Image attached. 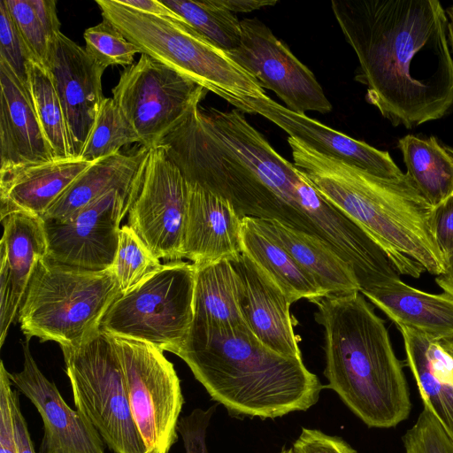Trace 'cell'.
<instances>
[{
    "instance_id": "obj_42",
    "label": "cell",
    "mask_w": 453,
    "mask_h": 453,
    "mask_svg": "<svg viewBox=\"0 0 453 453\" xmlns=\"http://www.w3.org/2000/svg\"><path fill=\"white\" fill-rule=\"evenodd\" d=\"M12 411L17 452L35 453L28 431L27 423L21 411L19 392L17 390H13L12 394Z\"/></svg>"
},
{
    "instance_id": "obj_12",
    "label": "cell",
    "mask_w": 453,
    "mask_h": 453,
    "mask_svg": "<svg viewBox=\"0 0 453 453\" xmlns=\"http://www.w3.org/2000/svg\"><path fill=\"white\" fill-rule=\"evenodd\" d=\"M189 188L165 148H150L140 190L128 211V225L159 259L183 258Z\"/></svg>"
},
{
    "instance_id": "obj_32",
    "label": "cell",
    "mask_w": 453,
    "mask_h": 453,
    "mask_svg": "<svg viewBox=\"0 0 453 453\" xmlns=\"http://www.w3.org/2000/svg\"><path fill=\"white\" fill-rule=\"evenodd\" d=\"M34 62L45 68L49 47L61 32L54 0H4Z\"/></svg>"
},
{
    "instance_id": "obj_21",
    "label": "cell",
    "mask_w": 453,
    "mask_h": 453,
    "mask_svg": "<svg viewBox=\"0 0 453 453\" xmlns=\"http://www.w3.org/2000/svg\"><path fill=\"white\" fill-rule=\"evenodd\" d=\"M0 172L55 159L27 88L0 60Z\"/></svg>"
},
{
    "instance_id": "obj_3",
    "label": "cell",
    "mask_w": 453,
    "mask_h": 453,
    "mask_svg": "<svg viewBox=\"0 0 453 453\" xmlns=\"http://www.w3.org/2000/svg\"><path fill=\"white\" fill-rule=\"evenodd\" d=\"M294 165L330 203L360 226L401 275L438 276L445 261L432 226L434 207L411 179L382 178L288 136Z\"/></svg>"
},
{
    "instance_id": "obj_2",
    "label": "cell",
    "mask_w": 453,
    "mask_h": 453,
    "mask_svg": "<svg viewBox=\"0 0 453 453\" xmlns=\"http://www.w3.org/2000/svg\"><path fill=\"white\" fill-rule=\"evenodd\" d=\"M334 16L354 50L356 80L393 126L413 128L453 107V57L438 0H333Z\"/></svg>"
},
{
    "instance_id": "obj_30",
    "label": "cell",
    "mask_w": 453,
    "mask_h": 453,
    "mask_svg": "<svg viewBox=\"0 0 453 453\" xmlns=\"http://www.w3.org/2000/svg\"><path fill=\"white\" fill-rule=\"evenodd\" d=\"M27 90L36 116L56 160L74 158L63 109L49 72L32 61L28 67Z\"/></svg>"
},
{
    "instance_id": "obj_1",
    "label": "cell",
    "mask_w": 453,
    "mask_h": 453,
    "mask_svg": "<svg viewBox=\"0 0 453 453\" xmlns=\"http://www.w3.org/2000/svg\"><path fill=\"white\" fill-rule=\"evenodd\" d=\"M157 145L185 179L227 199L242 219H274L330 246L350 219L283 158L239 110L195 107Z\"/></svg>"
},
{
    "instance_id": "obj_24",
    "label": "cell",
    "mask_w": 453,
    "mask_h": 453,
    "mask_svg": "<svg viewBox=\"0 0 453 453\" xmlns=\"http://www.w3.org/2000/svg\"><path fill=\"white\" fill-rule=\"evenodd\" d=\"M150 148L141 146L95 161L49 207L43 220L65 222L112 189L127 190L142 182Z\"/></svg>"
},
{
    "instance_id": "obj_13",
    "label": "cell",
    "mask_w": 453,
    "mask_h": 453,
    "mask_svg": "<svg viewBox=\"0 0 453 453\" xmlns=\"http://www.w3.org/2000/svg\"><path fill=\"white\" fill-rule=\"evenodd\" d=\"M239 45L226 52L290 111L328 113L332 104L312 72L257 18L241 20Z\"/></svg>"
},
{
    "instance_id": "obj_18",
    "label": "cell",
    "mask_w": 453,
    "mask_h": 453,
    "mask_svg": "<svg viewBox=\"0 0 453 453\" xmlns=\"http://www.w3.org/2000/svg\"><path fill=\"white\" fill-rule=\"evenodd\" d=\"M229 261L236 274L239 307L246 326L272 350L302 359L289 298L243 251Z\"/></svg>"
},
{
    "instance_id": "obj_35",
    "label": "cell",
    "mask_w": 453,
    "mask_h": 453,
    "mask_svg": "<svg viewBox=\"0 0 453 453\" xmlns=\"http://www.w3.org/2000/svg\"><path fill=\"white\" fill-rule=\"evenodd\" d=\"M85 50L100 65L130 66L140 50L130 42L111 22L103 19L83 34Z\"/></svg>"
},
{
    "instance_id": "obj_28",
    "label": "cell",
    "mask_w": 453,
    "mask_h": 453,
    "mask_svg": "<svg viewBox=\"0 0 453 453\" xmlns=\"http://www.w3.org/2000/svg\"><path fill=\"white\" fill-rule=\"evenodd\" d=\"M196 268L193 324H245L239 307L236 274L229 259Z\"/></svg>"
},
{
    "instance_id": "obj_39",
    "label": "cell",
    "mask_w": 453,
    "mask_h": 453,
    "mask_svg": "<svg viewBox=\"0 0 453 453\" xmlns=\"http://www.w3.org/2000/svg\"><path fill=\"white\" fill-rule=\"evenodd\" d=\"M292 449L295 453H357L339 436L328 435L320 430L305 427L302 428Z\"/></svg>"
},
{
    "instance_id": "obj_29",
    "label": "cell",
    "mask_w": 453,
    "mask_h": 453,
    "mask_svg": "<svg viewBox=\"0 0 453 453\" xmlns=\"http://www.w3.org/2000/svg\"><path fill=\"white\" fill-rule=\"evenodd\" d=\"M406 175L434 208L453 193V157L434 136L408 134L398 141Z\"/></svg>"
},
{
    "instance_id": "obj_37",
    "label": "cell",
    "mask_w": 453,
    "mask_h": 453,
    "mask_svg": "<svg viewBox=\"0 0 453 453\" xmlns=\"http://www.w3.org/2000/svg\"><path fill=\"white\" fill-rule=\"evenodd\" d=\"M405 453H453V443L435 418L424 408L403 437Z\"/></svg>"
},
{
    "instance_id": "obj_44",
    "label": "cell",
    "mask_w": 453,
    "mask_h": 453,
    "mask_svg": "<svg viewBox=\"0 0 453 453\" xmlns=\"http://www.w3.org/2000/svg\"><path fill=\"white\" fill-rule=\"evenodd\" d=\"M219 3L229 10L236 12H250L264 7L276 4L277 0H219Z\"/></svg>"
},
{
    "instance_id": "obj_10",
    "label": "cell",
    "mask_w": 453,
    "mask_h": 453,
    "mask_svg": "<svg viewBox=\"0 0 453 453\" xmlns=\"http://www.w3.org/2000/svg\"><path fill=\"white\" fill-rule=\"evenodd\" d=\"M111 335V334H110ZM132 415L148 453H169L184 403L173 365L154 345L111 335Z\"/></svg>"
},
{
    "instance_id": "obj_45",
    "label": "cell",
    "mask_w": 453,
    "mask_h": 453,
    "mask_svg": "<svg viewBox=\"0 0 453 453\" xmlns=\"http://www.w3.org/2000/svg\"><path fill=\"white\" fill-rule=\"evenodd\" d=\"M444 272L435 276V282L443 290L453 296V250L445 257Z\"/></svg>"
},
{
    "instance_id": "obj_7",
    "label": "cell",
    "mask_w": 453,
    "mask_h": 453,
    "mask_svg": "<svg viewBox=\"0 0 453 453\" xmlns=\"http://www.w3.org/2000/svg\"><path fill=\"white\" fill-rule=\"evenodd\" d=\"M111 22L141 54L194 81L226 102L266 95L258 81L188 23L145 14L118 0H96Z\"/></svg>"
},
{
    "instance_id": "obj_17",
    "label": "cell",
    "mask_w": 453,
    "mask_h": 453,
    "mask_svg": "<svg viewBox=\"0 0 453 453\" xmlns=\"http://www.w3.org/2000/svg\"><path fill=\"white\" fill-rule=\"evenodd\" d=\"M228 103L242 112L256 113L265 117L287 132L290 137L296 138L325 156L382 178L395 179L404 175L388 151L353 139L306 114L290 111L267 95L257 98L244 97Z\"/></svg>"
},
{
    "instance_id": "obj_23",
    "label": "cell",
    "mask_w": 453,
    "mask_h": 453,
    "mask_svg": "<svg viewBox=\"0 0 453 453\" xmlns=\"http://www.w3.org/2000/svg\"><path fill=\"white\" fill-rule=\"evenodd\" d=\"M397 327L404 326L442 342L453 338V296L430 294L400 278L361 291Z\"/></svg>"
},
{
    "instance_id": "obj_31",
    "label": "cell",
    "mask_w": 453,
    "mask_h": 453,
    "mask_svg": "<svg viewBox=\"0 0 453 453\" xmlns=\"http://www.w3.org/2000/svg\"><path fill=\"white\" fill-rule=\"evenodd\" d=\"M198 34L215 46L228 52L241 41V20L222 6L219 0H163Z\"/></svg>"
},
{
    "instance_id": "obj_48",
    "label": "cell",
    "mask_w": 453,
    "mask_h": 453,
    "mask_svg": "<svg viewBox=\"0 0 453 453\" xmlns=\"http://www.w3.org/2000/svg\"><path fill=\"white\" fill-rule=\"evenodd\" d=\"M280 453H295L293 449H283Z\"/></svg>"
},
{
    "instance_id": "obj_26",
    "label": "cell",
    "mask_w": 453,
    "mask_h": 453,
    "mask_svg": "<svg viewBox=\"0 0 453 453\" xmlns=\"http://www.w3.org/2000/svg\"><path fill=\"white\" fill-rule=\"evenodd\" d=\"M253 219L259 229L277 241L326 295L360 291L351 266L324 241L274 219Z\"/></svg>"
},
{
    "instance_id": "obj_25",
    "label": "cell",
    "mask_w": 453,
    "mask_h": 453,
    "mask_svg": "<svg viewBox=\"0 0 453 453\" xmlns=\"http://www.w3.org/2000/svg\"><path fill=\"white\" fill-rule=\"evenodd\" d=\"M398 329L424 408L435 417L453 443V358L441 342L408 327Z\"/></svg>"
},
{
    "instance_id": "obj_47",
    "label": "cell",
    "mask_w": 453,
    "mask_h": 453,
    "mask_svg": "<svg viewBox=\"0 0 453 453\" xmlns=\"http://www.w3.org/2000/svg\"><path fill=\"white\" fill-rule=\"evenodd\" d=\"M444 349L453 358V338L441 342Z\"/></svg>"
},
{
    "instance_id": "obj_15",
    "label": "cell",
    "mask_w": 453,
    "mask_h": 453,
    "mask_svg": "<svg viewBox=\"0 0 453 453\" xmlns=\"http://www.w3.org/2000/svg\"><path fill=\"white\" fill-rule=\"evenodd\" d=\"M49 72L65 115L72 156L79 158L104 96L105 66L59 32L50 44Z\"/></svg>"
},
{
    "instance_id": "obj_11",
    "label": "cell",
    "mask_w": 453,
    "mask_h": 453,
    "mask_svg": "<svg viewBox=\"0 0 453 453\" xmlns=\"http://www.w3.org/2000/svg\"><path fill=\"white\" fill-rule=\"evenodd\" d=\"M208 90L151 57L142 54L125 68L112 98L141 139L152 148L200 104Z\"/></svg>"
},
{
    "instance_id": "obj_41",
    "label": "cell",
    "mask_w": 453,
    "mask_h": 453,
    "mask_svg": "<svg viewBox=\"0 0 453 453\" xmlns=\"http://www.w3.org/2000/svg\"><path fill=\"white\" fill-rule=\"evenodd\" d=\"M445 148L453 157V147ZM432 226L436 242L445 258L453 250V193L434 208Z\"/></svg>"
},
{
    "instance_id": "obj_8",
    "label": "cell",
    "mask_w": 453,
    "mask_h": 453,
    "mask_svg": "<svg viewBox=\"0 0 453 453\" xmlns=\"http://www.w3.org/2000/svg\"><path fill=\"white\" fill-rule=\"evenodd\" d=\"M196 270L191 262L164 264L111 304L101 329L177 355L193 324Z\"/></svg>"
},
{
    "instance_id": "obj_34",
    "label": "cell",
    "mask_w": 453,
    "mask_h": 453,
    "mask_svg": "<svg viewBox=\"0 0 453 453\" xmlns=\"http://www.w3.org/2000/svg\"><path fill=\"white\" fill-rule=\"evenodd\" d=\"M163 265L127 224L119 230V246L111 266L121 295L157 273Z\"/></svg>"
},
{
    "instance_id": "obj_27",
    "label": "cell",
    "mask_w": 453,
    "mask_h": 453,
    "mask_svg": "<svg viewBox=\"0 0 453 453\" xmlns=\"http://www.w3.org/2000/svg\"><path fill=\"white\" fill-rule=\"evenodd\" d=\"M242 251L287 295L293 303L312 302L326 296L316 280L273 238L264 233L251 217L242 219Z\"/></svg>"
},
{
    "instance_id": "obj_33",
    "label": "cell",
    "mask_w": 453,
    "mask_h": 453,
    "mask_svg": "<svg viewBox=\"0 0 453 453\" xmlns=\"http://www.w3.org/2000/svg\"><path fill=\"white\" fill-rule=\"evenodd\" d=\"M132 143L141 144L140 137L113 98L105 97L79 158L94 163Z\"/></svg>"
},
{
    "instance_id": "obj_40",
    "label": "cell",
    "mask_w": 453,
    "mask_h": 453,
    "mask_svg": "<svg viewBox=\"0 0 453 453\" xmlns=\"http://www.w3.org/2000/svg\"><path fill=\"white\" fill-rule=\"evenodd\" d=\"M12 383L4 362L0 363V453H18L12 411Z\"/></svg>"
},
{
    "instance_id": "obj_36",
    "label": "cell",
    "mask_w": 453,
    "mask_h": 453,
    "mask_svg": "<svg viewBox=\"0 0 453 453\" xmlns=\"http://www.w3.org/2000/svg\"><path fill=\"white\" fill-rule=\"evenodd\" d=\"M0 60L11 68L27 88L28 67L33 59L4 0L0 1Z\"/></svg>"
},
{
    "instance_id": "obj_22",
    "label": "cell",
    "mask_w": 453,
    "mask_h": 453,
    "mask_svg": "<svg viewBox=\"0 0 453 453\" xmlns=\"http://www.w3.org/2000/svg\"><path fill=\"white\" fill-rule=\"evenodd\" d=\"M93 163L53 160L0 172V219L14 212L42 218L49 207Z\"/></svg>"
},
{
    "instance_id": "obj_9",
    "label": "cell",
    "mask_w": 453,
    "mask_h": 453,
    "mask_svg": "<svg viewBox=\"0 0 453 453\" xmlns=\"http://www.w3.org/2000/svg\"><path fill=\"white\" fill-rule=\"evenodd\" d=\"M74 405L113 453H148L134 420L111 335L102 329L79 346L62 349Z\"/></svg>"
},
{
    "instance_id": "obj_46",
    "label": "cell",
    "mask_w": 453,
    "mask_h": 453,
    "mask_svg": "<svg viewBox=\"0 0 453 453\" xmlns=\"http://www.w3.org/2000/svg\"><path fill=\"white\" fill-rule=\"evenodd\" d=\"M447 15V33H448V41L449 44V48L451 50V54L453 57V4H450L446 10Z\"/></svg>"
},
{
    "instance_id": "obj_16",
    "label": "cell",
    "mask_w": 453,
    "mask_h": 453,
    "mask_svg": "<svg viewBox=\"0 0 453 453\" xmlns=\"http://www.w3.org/2000/svg\"><path fill=\"white\" fill-rule=\"evenodd\" d=\"M21 345L23 368L9 372V378L42 419L43 435L38 453H105V444L96 428L83 414L67 405L55 383L38 367L30 351L29 339Z\"/></svg>"
},
{
    "instance_id": "obj_4",
    "label": "cell",
    "mask_w": 453,
    "mask_h": 453,
    "mask_svg": "<svg viewBox=\"0 0 453 453\" xmlns=\"http://www.w3.org/2000/svg\"><path fill=\"white\" fill-rule=\"evenodd\" d=\"M180 357L231 415L262 419L305 411L324 386L303 359L264 345L245 325L192 324Z\"/></svg>"
},
{
    "instance_id": "obj_19",
    "label": "cell",
    "mask_w": 453,
    "mask_h": 453,
    "mask_svg": "<svg viewBox=\"0 0 453 453\" xmlns=\"http://www.w3.org/2000/svg\"><path fill=\"white\" fill-rule=\"evenodd\" d=\"M0 346L18 315L38 261L47 256L42 218L14 212L0 219Z\"/></svg>"
},
{
    "instance_id": "obj_5",
    "label": "cell",
    "mask_w": 453,
    "mask_h": 453,
    "mask_svg": "<svg viewBox=\"0 0 453 453\" xmlns=\"http://www.w3.org/2000/svg\"><path fill=\"white\" fill-rule=\"evenodd\" d=\"M311 303L324 327V388L334 390L369 427L391 428L405 420L411 403L403 362L384 320L364 295H326Z\"/></svg>"
},
{
    "instance_id": "obj_14",
    "label": "cell",
    "mask_w": 453,
    "mask_h": 453,
    "mask_svg": "<svg viewBox=\"0 0 453 453\" xmlns=\"http://www.w3.org/2000/svg\"><path fill=\"white\" fill-rule=\"evenodd\" d=\"M141 184L127 190L107 192L67 221L42 219L46 257L88 270L111 268L117 255L120 222L134 202Z\"/></svg>"
},
{
    "instance_id": "obj_43",
    "label": "cell",
    "mask_w": 453,
    "mask_h": 453,
    "mask_svg": "<svg viewBox=\"0 0 453 453\" xmlns=\"http://www.w3.org/2000/svg\"><path fill=\"white\" fill-rule=\"evenodd\" d=\"M119 4L140 12L187 23L180 16L157 0H118Z\"/></svg>"
},
{
    "instance_id": "obj_6",
    "label": "cell",
    "mask_w": 453,
    "mask_h": 453,
    "mask_svg": "<svg viewBox=\"0 0 453 453\" xmlns=\"http://www.w3.org/2000/svg\"><path fill=\"white\" fill-rule=\"evenodd\" d=\"M121 296L112 268L93 271L41 258L18 312L27 339L53 341L61 349L85 342L101 330Z\"/></svg>"
},
{
    "instance_id": "obj_38",
    "label": "cell",
    "mask_w": 453,
    "mask_h": 453,
    "mask_svg": "<svg viewBox=\"0 0 453 453\" xmlns=\"http://www.w3.org/2000/svg\"><path fill=\"white\" fill-rule=\"evenodd\" d=\"M216 407L195 409L190 414L180 418L177 431L182 438L186 453H208L206 432Z\"/></svg>"
},
{
    "instance_id": "obj_20",
    "label": "cell",
    "mask_w": 453,
    "mask_h": 453,
    "mask_svg": "<svg viewBox=\"0 0 453 453\" xmlns=\"http://www.w3.org/2000/svg\"><path fill=\"white\" fill-rule=\"evenodd\" d=\"M189 185L183 257L200 266L242 252V218L231 203L197 184Z\"/></svg>"
}]
</instances>
